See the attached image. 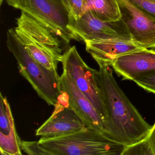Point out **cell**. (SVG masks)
<instances>
[{"instance_id": "obj_1", "label": "cell", "mask_w": 155, "mask_h": 155, "mask_svg": "<svg viewBox=\"0 0 155 155\" xmlns=\"http://www.w3.org/2000/svg\"><path fill=\"white\" fill-rule=\"evenodd\" d=\"M99 66L97 81L107 111L103 134L123 146L132 145L147 136L152 126L141 116L117 83L111 66L96 61Z\"/></svg>"}, {"instance_id": "obj_2", "label": "cell", "mask_w": 155, "mask_h": 155, "mask_svg": "<svg viewBox=\"0 0 155 155\" xmlns=\"http://www.w3.org/2000/svg\"><path fill=\"white\" fill-rule=\"evenodd\" d=\"M16 23L15 33L31 57L48 69L57 71L65 52L61 40L24 12H21Z\"/></svg>"}, {"instance_id": "obj_3", "label": "cell", "mask_w": 155, "mask_h": 155, "mask_svg": "<svg viewBox=\"0 0 155 155\" xmlns=\"http://www.w3.org/2000/svg\"><path fill=\"white\" fill-rule=\"evenodd\" d=\"M38 142L52 155H121L125 147L89 127L60 137H41Z\"/></svg>"}, {"instance_id": "obj_4", "label": "cell", "mask_w": 155, "mask_h": 155, "mask_svg": "<svg viewBox=\"0 0 155 155\" xmlns=\"http://www.w3.org/2000/svg\"><path fill=\"white\" fill-rule=\"evenodd\" d=\"M7 47L18 63L21 75L31 85L40 97L54 106L61 94V76L34 60L18 38L14 28L7 34Z\"/></svg>"}, {"instance_id": "obj_5", "label": "cell", "mask_w": 155, "mask_h": 155, "mask_svg": "<svg viewBox=\"0 0 155 155\" xmlns=\"http://www.w3.org/2000/svg\"><path fill=\"white\" fill-rule=\"evenodd\" d=\"M56 34L65 45L80 41L71 28V17L62 0H5Z\"/></svg>"}, {"instance_id": "obj_6", "label": "cell", "mask_w": 155, "mask_h": 155, "mask_svg": "<svg viewBox=\"0 0 155 155\" xmlns=\"http://www.w3.org/2000/svg\"><path fill=\"white\" fill-rule=\"evenodd\" d=\"M61 63L63 71L70 75L79 89L92 103L103 119L105 127L107 111L97 81V70L85 63L75 46L65 51Z\"/></svg>"}, {"instance_id": "obj_7", "label": "cell", "mask_w": 155, "mask_h": 155, "mask_svg": "<svg viewBox=\"0 0 155 155\" xmlns=\"http://www.w3.org/2000/svg\"><path fill=\"white\" fill-rule=\"evenodd\" d=\"M71 28L84 42L101 40L132 41L129 32L121 19L106 22L87 12L77 19H71Z\"/></svg>"}, {"instance_id": "obj_8", "label": "cell", "mask_w": 155, "mask_h": 155, "mask_svg": "<svg viewBox=\"0 0 155 155\" xmlns=\"http://www.w3.org/2000/svg\"><path fill=\"white\" fill-rule=\"evenodd\" d=\"M54 107L50 117L36 130V136L55 137L71 134L87 127L71 107L62 91Z\"/></svg>"}, {"instance_id": "obj_9", "label": "cell", "mask_w": 155, "mask_h": 155, "mask_svg": "<svg viewBox=\"0 0 155 155\" xmlns=\"http://www.w3.org/2000/svg\"><path fill=\"white\" fill-rule=\"evenodd\" d=\"M121 20L132 41L148 49L155 50V19L140 10L127 0H117Z\"/></svg>"}, {"instance_id": "obj_10", "label": "cell", "mask_w": 155, "mask_h": 155, "mask_svg": "<svg viewBox=\"0 0 155 155\" xmlns=\"http://www.w3.org/2000/svg\"><path fill=\"white\" fill-rule=\"evenodd\" d=\"M61 89L71 107L81 118L87 127L102 131L104 122L88 99L79 89L70 75L63 71L61 76Z\"/></svg>"}, {"instance_id": "obj_11", "label": "cell", "mask_w": 155, "mask_h": 155, "mask_svg": "<svg viewBox=\"0 0 155 155\" xmlns=\"http://www.w3.org/2000/svg\"><path fill=\"white\" fill-rule=\"evenodd\" d=\"M124 80L137 78L155 71V50L144 49L120 56L109 64Z\"/></svg>"}, {"instance_id": "obj_12", "label": "cell", "mask_w": 155, "mask_h": 155, "mask_svg": "<svg viewBox=\"0 0 155 155\" xmlns=\"http://www.w3.org/2000/svg\"><path fill=\"white\" fill-rule=\"evenodd\" d=\"M0 151L2 155H21L22 140L16 130L8 101L0 94Z\"/></svg>"}, {"instance_id": "obj_13", "label": "cell", "mask_w": 155, "mask_h": 155, "mask_svg": "<svg viewBox=\"0 0 155 155\" xmlns=\"http://www.w3.org/2000/svg\"><path fill=\"white\" fill-rule=\"evenodd\" d=\"M85 43L86 51L95 61H101L109 64L120 56L145 49L132 41L125 40H101Z\"/></svg>"}, {"instance_id": "obj_14", "label": "cell", "mask_w": 155, "mask_h": 155, "mask_svg": "<svg viewBox=\"0 0 155 155\" xmlns=\"http://www.w3.org/2000/svg\"><path fill=\"white\" fill-rule=\"evenodd\" d=\"M88 11L99 19L106 22L121 19L117 0H84L83 15Z\"/></svg>"}, {"instance_id": "obj_15", "label": "cell", "mask_w": 155, "mask_h": 155, "mask_svg": "<svg viewBox=\"0 0 155 155\" xmlns=\"http://www.w3.org/2000/svg\"><path fill=\"white\" fill-rule=\"evenodd\" d=\"M153 155L146 140H143L130 146H125L121 155Z\"/></svg>"}, {"instance_id": "obj_16", "label": "cell", "mask_w": 155, "mask_h": 155, "mask_svg": "<svg viewBox=\"0 0 155 155\" xmlns=\"http://www.w3.org/2000/svg\"><path fill=\"white\" fill-rule=\"evenodd\" d=\"M21 149L24 153L29 155H52L50 152L42 147L38 141L22 140Z\"/></svg>"}, {"instance_id": "obj_17", "label": "cell", "mask_w": 155, "mask_h": 155, "mask_svg": "<svg viewBox=\"0 0 155 155\" xmlns=\"http://www.w3.org/2000/svg\"><path fill=\"white\" fill-rule=\"evenodd\" d=\"M71 18L77 19L83 14L84 0H62Z\"/></svg>"}, {"instance_id": "obj_18", "label": "cell", "mask_w": 155, "mask_h": 155, "mask_svg": "<svg viewBox=\"0 0 155 155\" xmlns=\"http://www.w3.org/2000/svg\"><path fill=\"white\" fill-rule=\"evenodd\" d=\"M133 81L146 91L155 94V71L137 78Z\"/></svg>"}, {"instance_id": "obj_19", "label": "cell", "mask_w": 155, "mask_h": 155, "mask_svg": "<svg viewBox=\"0 0 155 155\" xmlns=\"http://www.w3.org/2000/svg\"><path fill=\"white\" fill-rule=\"evenodd\" d=\"M147 15L155 19V0H127Z\"/></svg>"}, {"instance_id": "obj_20", "label": "cell", "mask_w": 155, "mask_h": 155, "mask_svg": "<svg viewBox=\"0 0 155 155\" xmlns=\"http://www.w3.org/2000/svg\"><path fill=\"white\" fill-rule=\"evenodd\" d=\"M146 139L151 150L152 155H155V122L151 127Z\"/></svg>"}, {"instance_id": "obj_21", "label": "cell", "mask_w": 155, "mask_h": 155, "mask_svg": "<svg viewBox=\"0 0 155 155\" xmlns=\"http://www.w3.org/2000/svg\"><path fill=\"white\" fill-rule=\"evenodd\" d=\"M4 1H5V0H0V5H1V6L2 5V2H3Z\"/></svg>"}]
</instances>
